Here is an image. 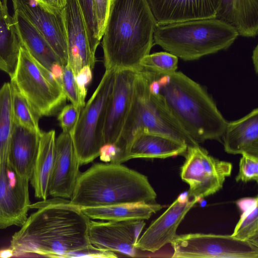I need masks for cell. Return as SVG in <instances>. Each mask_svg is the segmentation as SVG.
<instances>
[{
    "mask_svg": "<svg viewBox=\"0 0 258 258\" xmlns=\"http://www.w3.org/2000/svg\"><path fill=\"white\" fill-rule=\"evenodd\" d=\"M36 211L12 237L13 256L107 257L114 252L92 245L88 236L90 219L67 199L53 197L30 205Z\"/></svg>",
    "mask_w": 258,
    "mask_h": 258,
    "instance_id": "1",
    "label": "cell"
},
{
    "mask_svg": "<svg viewBox=\"0 0 258 258\" xmlns=\"http://www.w3.org/2000/svg\"><path fill=\"white\" fill-rule=\"evenodd\" d=\"M156 25L147 0H112L102 37L105 69H139Z\"/></svg>",
    "mask_w": 258,
    "mask_h": 258,
    "instance_id": "2",
    "label": "cell"
},
{
    "mask_svg": "<svg viewBox=\"0 0 258 258\" xmlns=\"http://www.w3.org/2000/svg\"><path fill=\"white\" fill-rule=\"evenodd\" d=\"M150 89L158 93L184 131L198 144L219 140L227 121L198 83L180 72H152Z\"/></svg>",
    "mask_w": 258,
    "mask_h": 258,
    "instance_id": "3",
    "label": "cell"
},
{
    "mask_svg": "<svg viewBox=\"0 0 258 258\" xmlns=\"http://www.w3.org/2000/svg\"><path fill=\"white\" fill-rule=\"evenodd\" d=\"M157 194L148 177L121 164L97 163L80 173L70 198L80 207L155 203Z\"/></svg>",
    "mask_w": 258,
    "mask_h": 258,
    "instance_id": "4",
    "label": "cell"
},
{
    "mask_svg": "<svg viewBox=\"0 0 258 258\" xmlns=\"http://www.w3.org/2000/svg\"><path fill=\"white\" fill-rule=\"evenodd\" d=\"M152 80V72L141 68L137 70L131 106L114 144L119 151L121 164L130 160L133 139L142 130L170 137L188 147L199 145L182 128L158 93L150 89Z\"/></svg>",
    "mask_w": 258,
    "mask_h": 258,
    "instance_id": "5",
    "label": "cell"
},
{
    "mask_svg": "<svg viewBox=\"0 0 258 258\" xmlns=\"http://www.w3.org/2000/svg\"><path fill=\"white\" fill-rule=\"evenodd\" d=\"M239 36L217 18L156 25L154 44L184 60H194L229 48Z\"/></svg>",
    "mask_w": 258,
    "mask_h": 258,
    "instance_id": "6",
    "label": "cell"
},
{
    "mask_svg": "<svg viewBox=\"0 0 258 258\" xmlns=\"http://www.w3.org/2000/svg\"><path fill=\"white\" fill-rule=\"evenodd\" d=\"M115 71L114 69H105L99 85L82 109L78 121L70 133L80 166L97 158L104 144L106 113Z\"/></svg>",
    "mask_w": 258,
    "mask_h": 258,
    "instance_id": "7",
    "label": "cell"
},
{
    "mask_svg": "<svg viewBox=\"0 0 258 258\" xmlns=\"http://www.w3.org/2000/svg\"><path fill=\"white\" fill-rule=\"evenodd\" d=\"M11 82L40 117L54 113L66 102L67 98L60 83L22 45Z\"/></svg>",
    "mask_w": 258,
    "mask_h": 258,
    "instance_id": "8",
    "label": "cell"
},
{
    "mask_svg": "<svg viewBox=\"0 0 258 258\" xmlns=\"http://www.w3.org/2000/svg\"><path fill=\"white\" fill-rule=\"evenodd\" d=\"M176 258H257L258 245L231 235H176L170 243Z\"/></svg>",
    "mask_w": 258,
    "mask_h": 258,
    "instance_id": "9",
    "label": "cell"
},
{
    "mask_svg": "<svg viewBox=\"0 0 258 258\" xmlns=\"http://www.w3.org/2000/svg\"><path fill=\"white\" fill-rule=\"evenodd\" d=\"M185 157L180 177L189 185L191 197L203 199L215 194L231 175V163L213 157L199 145L188 147Z\"/></svg>",
    "mask_w": 258,
    "mask_h": 258,
    "instance_id": "10",
    "label": "cell"
},
{
    "mask_svg": "<svg viewBox=\"0 0 258 258\" xmlns=\"http://www.w3.org/2000/svg\"><path fill=\"white\" fill-rule=\"evenodd\" d=\"M12 2L14 10L21 12L38 30L65 66L68 52L63 9L52 8L38 0Z\"/></svg>",
    "mask_w": 258,
    "mask_h": 258,
    "instance_id": "11",
    "label": "cell"
},
{
    "mask_svg": "<svg viewBox=\"0 0 258 258\" xmlns=\"http://www.w3.org/2000/svg\"><path fill=\"white\" fill-rule=\"evenodd\" d=\"M30 180L17 174L7 162L1 164L0 229L21 227L30 209Z\"/></svg>",
    "mask_w": 258,
    "mask_h": 258,
    "instance_id": "12",
    "label": "cell"
},
{
    "mask_svg": "<svg viewBox=\"0 0 258 258\" xmlns=\"http://www.w3.org/2000/svg\"><path fill=\"white\" fill-rule=\"evenodd\" d=\"M144 220L96 221L90 220L88 236L91 244L105 251L135 257Z\"/></svg>",
    "mask_w": 258,
    "mask_h": 258,
    "instance_id": "13",
    "label": "cell"
},
{
    "mask_svg": "<svg viewBox=\"0 0 258 258\" xmlns=\"http://www.w3.org/2000/svg\"><path fill=\"white\" fill-rule=\"evenodd\" d=\"M202 199L182 194L158 218L153 221L139 237L136 248L154 253L176 236L177 229L187 212Z\"/></svg>",
    "mask_w": 258,
    "mask_h": 258,
    "instance_id": "14",
    "label": "cell"
},
{
    "mask_svg": "<svg viewBox=\"0 0 258 258\" xmlns=\"http://www.w3.org/2000/svg\"><path fill=\"white\" fill-rule=\"evenodd\" d=\"M68 52V62L75 75L84 66L93 70L95 52L92 49L85 22L77 0H66L63 9Z\"/></svg>",
    "mask_w": 258,
    "mask_h": 258,
    "instance_id": "15",
    "label": "cell"
},
{
    "mask_svg": "<svg viewBox=\"0 0 258 258\" xmlns=\"http://www.w3.org/2000/svg\"><path fill=\"white\" fill-rule=\"evenodd\" d=\"M137 71L131 69L115 71L106 113L104 144H115L120 136L131 106Z\"/></svg>",
    "mask_w": 258,
    "mask_h": 258,
    "instance_id": "16",
    "label": "cell"
},
{
    "mask_svg": "<svg viewBox=\"0 0 258 258\" xmlns=\"http://www.w3.org/2000/svg\"><path fill=\"white\" fill-rule=\"evenodd\" d=\"M80 166L70 133L62 132L55 140V160L49 195L70 199L80 173Z\"/></svg>",
    "mask_w": 258,
    "mask_h": 258,
    "instance_id": "17",
    "label": "cell"
},
{
    "mask_svg": "<svg viewBox=\"0 0 258 258\" xmlns=\"http://www.w3.org/2000/svg\"><path fill=\"white\" fill-rule=\"evenodd\" d=\"M157 25L214 18L222 0H147Z\"/></svg>",
    "mask_w": 258,
    "mask_h": 258,
    "instance_id": "18",
    "label": "cell"
},
{
    "mask_svg": "<svg viewBox=\"0 0 258 258\" xmlns=\"http://www.w3.org/2000/svg\"><path fill=\"white\" fill-rule=\"evenodd\" d=\"M40 134L14 122L8 163L21 176L30 180L36 159Z\"/></svg>",
    "mask_w": 258,
    "mask_h": 258,
    "instance_id": "19",
    "label": "cell"
},
{
    "mask_svg": "<svg viewBox=\"0 0 258 258\" xmlns=\"http://www.w3.org/2000/svg\"><path fill=\"white\" fill-rule=\"evenodd\" d=\"M222 137L227 153L258 157V109L238 120L228 122Z\"/></svg>",
    "mask_w": 258,
    "mask_h": 258,
    "instance_id": "20",
    "label": "cell"
},
{
    "mask_svg": "<svg viewBox=\"0 0 258 258\" xmlns=\"http://www.w3.org/2000/svg\"><path fill=\"white\" fill-rule=\"evenodd\" d=\"M188 146L170 137L142 130L134 137L129 159H165L185 154Z\"/></svg>",
    "mask_w": 258,
    "mask_h": 258,
    "instance_id": "21",
    "label": "cell"
},
{
    "mask_svg": "<svg viewBox=\"0 0 258 258\" xmlns=\"http://www.w3.org/2000/svg\"><path fill=\"white\" fill-rule=\"evenodd\" d=\"M216 18L234 27L239 36L254 37L258 33V0H222Z\"/></svg>",
    "mask_w": 258,
    "mask_h": 258,
    "instance_id": "22",
    "label": "cell"
},
{
    "mask_svg": "<svg viewBox=\"0 0 258 258\" xmlns=\"http://www.w3.org/2000/svg\"><path fill=\"white\" fill-rule=\"evenodd\" d=\"M13 17L21 45L34 59L50 72L55 64L62 66L45 38L21 12L14 10Z\"/></svg>",
    "mask_w": 258,
    "mask_h": 258,
    "instance_id": "23",
    "label": "cell"
},
{
    "mask_svg": "<svg viewBox=\"0 0 258 258\" xmlns=\"http://www.w3.org/2000/svg\"><path fill=\"white\" fill-rule=\"evenodd\" d=\"M55 132L52 130L41 132L38 153L30 180L35 197L45 200L49 196V187L55 154Z\"/></svg>",
    "mask_w": 258,
    "mask_h": 258,
    "instance_id": "24",
    "label": "cell"
},
{
    "mask_svg": "<svg viewBox=\"0 0 258 258\" xmlns=\"http://www.w3.org/2000/svg\"><path fill=\"white\" fill-rule=\"evenodd\" d=\"M163 207L156 203L138 202L81 208L92 220L122 221L148 220Z\"/></svg>",
    "mask_w": 258,
    "mask_h": 258,
    "instance_id": "25",
    "label": "cell"
},
{
    "mask_svg": "<svg viewBox=\"0 0 258 258\" xmlns=\"http://www.w3.org/2000/svg\"><path fill=\"white\" fill-rule=\"evenodd\" d=\"M7 4V0H2L0 6V70L12 78L17 65L21 43Z\"/></svg>",
    "mask_w": 258,
    "mask_h": 258,
    "instance_id": "26",
    "label": "cell"
},
{
    "mask_svg": "<svg viewBox=\"0 0 258 258\" xmlns=\"http://www.w3.org/2000/svg\"><path fill=\"white\" fill-rule=\"evenodd\" d=\"M241 212L231 236L258 245V198L246 197L236 202Z\"/></svg>",
    "mask_w": 258,
    "mask_h": 258,
    "instance_id": "27",
    "label": "cell"
},
{
    "mask_svg": "<svg viewBox=\"0 0 258 258\" xmlns=\"http://www.w3.org/2000/svg\"><path fill=\"white\" fill-rule=\"evenodd\" d=\"M12 97L11 83H6L0 89V164L8 162L9 143L14 127Z\"/></svg>",
    "mask_w": 258,
    "mask_h": 258,
    "instance_id": "28",
    "label": "cell"
},
{
    "mask_svg": "<svg viewBox=\"0 0 258 258\" xmlns=\"http://www.w3.org/2000/svg\"><path fill=\"white\" fill-rule=\"evenodd\" d=\"M12 88V105L14 121L31 131L40 134L38 121L39 114L28 100L21 94L14 84L11 82Z\"/></svg>",
    "mask_w": 258,
    "mask_h": 258,
    "instance_id": "29",
    "label": "cell"
},
{
    "mask_svg": "<svg viewBox=\"0 0 258 258\" xmlns=\"http://www.w3.org/2000/svg\"><path fill=\"white\" fill-rule=\"evenodd\" d=\"M178 58L167 51L158 52L145 56L140 63V67L161 75H170L176 71Z\"/></svg>",
    "mask_w": 258,
    "mask_h": 258,
    "instance_id": "30",
    "label": "cell"
},
{
    "mask_svg": "<svg viewBox=\"0 0 258 258\" xmlns=\"http://www.w3.org/2000/svg\"><path fill=\"white\" fill-rule=\"evenodd\" d=\"M85 22L87 31L93 51L96 53L100 40L97 37L94 0H77Z\"/></svg>",
    "mask_w": 258,
    "mask_h": 258,
    "instance_id": "31",
    "label": "cell"
},
{
    "mask_svg": "<svg viewBox=\"0 0 258 258\" xmlns=\"http://www.w3.org/2000/svg\"><path fill=\"white\" fill-rule=\"evenodd\" d=\"M239 161V172L236 176L237 182L258 181V157L243 153Z\"/></svg>",
    "mask_w": 258,
    "mask_h": 258,
    "instance_id": "32",
    "label": "cell"
},
{
    "mask_svg": "<svg viewBox=\"0 0 258 258\" xmlns=\"http://www.w3.org/2000/svg\"><path fill=\"white\" fill-rule=\"evenodd\" d=\"M61 85L67 98L73 104L82 109L83 108L80 105L79 94L76 82L75 75L69 63L63 67Z\"/></svg>",
    "mask_w": 258,
    "mask_h": 258,
    "instance_id": "33",
    "label": "cell"
},
{
    "mask_svg": "<svg viewBox=\"0 0 258 258\" xmlns=\"http://www.w3.org/2000/svg\"><path fill=\"white\" fill-rule=\"evenodd\" d=\"M82 108L71 103L64 106L58 116L62 132L70 133L79 118Z\"/></svg>",
    "mask_w": 258,
    "mask_h": 258,
    "instance_id": "34",
    "label": "cell"
},
{
    "mask_svg": "<svg viewBox=\"0 0 258 258\" xmlns=\"http://www.w3.org/2000/svg\"><path fill=\"white\" fill-rule=\"evenodd\" d=\"M112 0H94L97 37L101 40L108 17Z\"/></svg>",
    "mask_w": 258,
    "mask_h": 258,
    "instance_id": "35",
    "label": "cell"
},
{
    "mask_svg": "<svg viewBox=\"0 0 258 258\" xmlns=\"http://www.w3.org/2000/svg\"><path fill=\"white\" fill-rule=\"evenodd\" d=\"M92 70L90 67L86 66L83 67L75 76L76 82L79 91L80 105L82 108H83L86 104L87 86L91 81Z\"/></svg>",
    "mask_w": 258,
    "mask_h": 258,
    "instance_id": "36",
    "label": "cell"
},
{
    "mask_svg": "<svg viewBox=\"0 0 258 258\" xmlns=\"http://www.w3.org/2000/svg\"><path fill=\"white\" fill-rule=\"evenodd\" d=\"M43 4L58 9H62L65 6L66 0H38Z\"/></svg>",
    "mask_w": 258,
    "mask_h": 258,
    "instance_id": "37",
    "label": "cell"
},
{
    "mask_svg": "<svg viewBox=\"0 0 258 258\" xmlns=\"http://www.w3.org/2000/svg\"><path fill=\"white\" fill-rule=\"evenodd\" d=\"M252 60L254 69V71L257 74L258 73V45H256L254 47L252 54Z\"/></svg>",
    "mask_w": 258,
    "mask_h": 258,
    "instance_id": "38",
    "label": "cell"
},
{
    "mask_svg": "<svg viewBox=\"0 0 258 258\" xmlns=\"http://www.w3.org/2000/svg\"><path fill=\"white\" fill-rule=\"evenodd\" d=\"M13 256V251L10 247L0 250V257H10Z\"/></svg>",
    "mask_w": 258,
    "mask_h": 258,
    "instance_id": "39",
    "label": "cell"
},
{
    "mask_svg": "<svg viewBox=\"0 0 258 258\" xmlns=\"http://www.w3.org/2000/svg\"><path fill=\"white\" fill-rule=\"evenodd\" d=\"M1 4H2V1L0 0V6L1 5Z\"/></svg>",
    "mask_w": 258,
    "mask_h": 258,
    "instance_id": "40",
    "label": "cell"
},
{
    "mask_svg": "<svg viewBox=\"0 0 258 258\" xmlns=\"http://www.w3.org/2000/svg\"><path fill=\"white\" fill-rule=\"evenodd\" d=\"M0 170H1V164H0Z\"/></svg>",
    "mask_w": 258,
    "mask_h": 258,
    "instance_id": "41",
    "label": "cell"
}]
</instances>
